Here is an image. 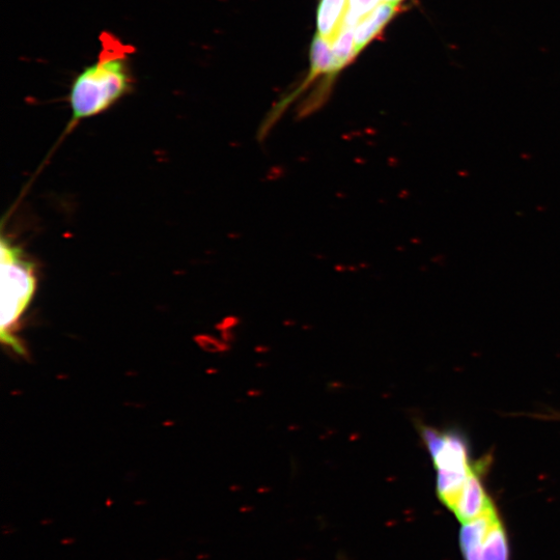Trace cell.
<instances>
[{"label": "cell", "instance_id": "cell-9", "mask_svg": "<svg viewBox=\"0 0 560 560\" xmlns=\"http://www.w3.org/2000/svg\"><path fill=\"white\" fill-rule=\"evenodd\" d=\"M333 71L338 74L344 69L356 56L354 27L344 25L338 37L331 44Z\"/></svg>", "mask_w": 560, "mask_h": 560}, {"label": "cell", "instance_id": "cell-4", "mask_svg": "<svg viewBox=\"0 0 560 560\" xmlns=\"http://www.w3.org/2000/svg\"><path fill=\"white\" fill-rule=\"evenodd\" d=\"M496 517L497 511L492 506L479 518L463 524L460 543L465 560H481L485 539Z\"/></svg>", "mask_w": 560, "mask_h": 560}, {"label": "cell", "instance_id": "cell-10", "mask_svg": "<svg viewBox=\"0 0 560 560\" xmlns=\"http://www.w3.org/2000/svg\"><path fill=\"white\" fill-rule=\"evenodd\" d=\"M382 3L383 0H348L344 25L355 27Z\"/></svg>", "mask_w": 560, "mask_h": 560}, {"label": "cell", "instance_id": "cell-2", "mask_svg": "<svg viewBox=\"0 0 560 560\" xmlns=\"http://www.w3.org/2000/svg\"><path fill=\"white\" fill-rule=\"evenodd\" d=\"M2 340L18 353L23 348L12 334L33 300L37 280L34 264L9 240H2Z\"/></svg>", "mask_w": 560, "mask_h": 560}, {"label": "cell", "instance_id": "cell-5", "mask_svg": "<svg viewBox=\"0 0 560 560\" xmlns=\"http://www.w3.org/2000/svg\"><path fill=\"white\" fill-rule=\"evenodd\" d=\"M399 11V6L383 2L354 27L356 55L371 43Z\"/></svg>", "mask_w": 560, "mask_h": 560}, {"label": "cell", "instance_id": "cell-1", "mask_svg": "<svg viewBox=\"0 0 560 560\" xmlns=\"http://www.w3.org/2000/svg\"><path fill=\"white\" fill-rule=\"evenodd\" d=\"M99 39L96 60L84 67L71 84L72 124L103 114L134 87L132 55L135 48L110 32H103Z\"/></svg>", "mask_w": 560, "mask_h": 560}, {"label": "cell", "instance_id": "cell-13", "mask_svg": "<svg viewBox=\"0 0 560 560\" xmlns=\"http://www.w3.org/2000/svg\"><path fill=\"white\" fill-rule=\"evenodd\" d=\"M72 542H73V540H66V541H63V544H69V543H72Z\"/></svg>", "mask_w": 560, "mask_h": 560}, {"label": "cell", "instance_id": "cell-6", "mask_svg": "<svg viewBox=\"0 0 560 560\" xmlns=\"http://www.w3.org/2000/svg\"><path fill=\"white\" fill-rule=\"evenodd\" d=\"M348 0H321L317 13V34L331 44L345 23Z\"/></svg>", "mask_w": 560, "mask_h": 560}, {"label": "cell", "instance_id": "cell-7", "mask_svg": "<svg viewBox=\"0 0 560 560\" xmlns=\"http://www.w3.org/2000/svg\"><path fill=\"white\" fill-rule=\"evenodd\" d=\"M319 75L332 77L335 74L333 71L331 43L317 34L311 48L310 76L304 82L303 88L307 86V83H312Z\"/></svg>", "mask_w": 560, "mask_h": 560}, {"label": "cell", "instance_id": "cell-12", "mask_svg": "<svg viewBox=\"0 0 560 560\" xmlns=\"http://www.w3.org/2000/svg\"><path fill=\"white\" fill-rule=\"evenodd\" d=\"M383 2L391 4V5H395V6H400L404 0H383Z\"/></svg>", "mask_w": 560, "mask_h": 560}, {"label": "cell", "instance_id": "cell-3", "mask_svg": "<svg viewBox=\"0 0 560 560\" xmlns=\"http://www.w3.org/2000/svg\"><path fill=\"white\" fill-rule=\"evenodd\" d=\"M490 466V457H485L478 462L464 485L457 500L453 513L462 523H468L482 516L494 506L482 482V476Z\"/></svg>", "mask_w": 560, "mask_h": 560}, {"label": "cell", "instance_id": "cell-8", "mask_svg": "<svg viewBox=\"0 0 560 560\" xmlns=\"http://www.w3.org/2000/svg\"><path fill=\"white\" fill-rule=\"evenodd\" d=\"M481 560H509V546L503 525L496 517L485 539Z\"/></svg>", "mask_w": 560, "mask_h": 560}, {"label": "cell", "instance_id": "cell-11", "mask_svg": "<svg viewBox=\"0 0 560 560\" xmlns=\"http://www.w3.org/2000/svg\"><path fill=\"white\" fill-rule=\"evenodd\" d=\"M535 416L541 419L559 420L560 422V412H551V413L549 412L546 414H537Z\"/></svg>", "mask_w": 560, "mask_h": 560}]
</instances>
